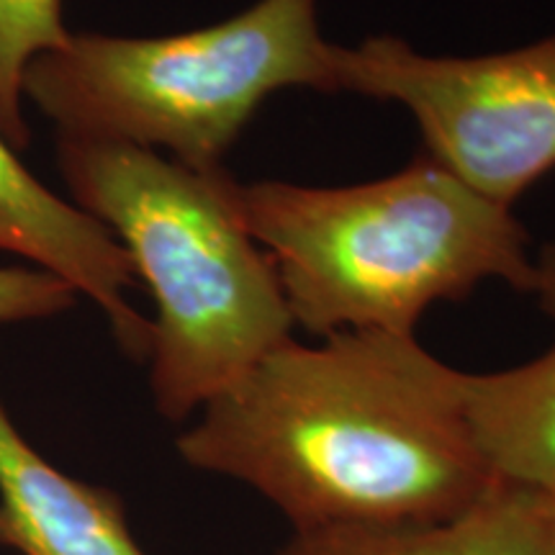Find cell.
Listing matches in <instances>:
<instances>
[{
	"instance_id": "obj_1",
	"label": "cell",
	"mask_w": 555,
	"mask_h": 555,
	"mask_svg": "<svg viewBox=\"0 0 555 555\" xmlns=\"http://www.w3.org/2000/svg\"><path fill=\"white\" fill-rule=\"evenodd\" d=\"M463 384L416 335L288 339L201 409L178 453L258 491L294 532L437 522L504 481L478 446Z\"/></svg>"
},
{
	"instance_id": "obj_2",
	"label": "cell",
	"mask_w": 555,
	"mask_h": 555,
	"mask_svg": "<svg viewBox=\"0 0 555 555\" xmlns=\"http://www.w3.org/2000/svg\"><path fill=\"white\" fill-rule=\"evenodd\" d=\"M253 240L273 262L296 327L414 335L429 307L486 281L532 294L530 234L427 152L393 176L339 189L240 183Z\"/></svg>"
},
{
	"instance_id": "obj_3",
	"label": "cell",
	"mask_w": 555,
	"mask_h": 555,
	"mask_svg": "<svg viewBox=\"0 0 555 555\" xmlns=\"http://www.w3.org/2000/svg\"><path fill=\"white\" fill-rule=\"evenodd\" d=\"M69 201L111 229L147 283L150 386L157 412L183 422L245 378L294 332L275 268L253 240L240 183L163 152L65 139Z\"/></svg>"
},
{
	"instance_id": "obj_4",
	"label": "cell",
	"mask_w": 555,
	"mask_h": 555,
	"mask_svg": "<svg viewBox=\"0 0 555 555\" xmlns=\"http://www.w3.org/2000/svg\"><path fill=\"white\" fill-rule=\"evenodd\" d=\"M319 0H258L204 29L165 37L69 34L26 73L24 95L65 139L168 152L219 170L270 95L337 93Z\"/></svg>"
},
{
	"instance_id": "obj_5",
	"label": "cell",
	"mask_w": 555,
	"mask_h": 555,
	"mask_svg": "<svg viewBox=\"0 0 555 555\" xmlns=\"http://www.w3.org/2000/svg\"><path fill=\"white\" fill-rule=\"evenodd\" d=\"M335 82L337 93L404 106L427 155L499 206L555 170V34L476 57L378 34L335 47Z\"/></svg>"
},
{
	"instance_id": "obj_6",
	"label": "cell",
	"mask_w": 555,
	"mask_h": 555,
	"mask_svg": "<svg viewBox=\"0 0 555 555\" xmlns=\"http://www.w3.org/2000/svg\"><path fill=\"white\" fill-rule=\"evenodd\" d=\"M0 253L29 260L65 281L106 314L129 356L147 358L152 324L127 294L137 273L127 249L99 219L47 189L26 168L18 150L0 134Z\"/></svg>"
},
{
	"instance_id": "obj_7",
	"label": "cell",
	"mask_w": 555,
	"mask_h": 555,
	"mask_svg": "<svg viewBox=\"0 0 555 555\" xmlns=\"http://www.w3.org/2000/svg\"><path fill=\"white\" fill-rule=\"evenodd\" d=\"M0 545L21 555H147L119 496L62 474L18 433L0 401Z\"/></svg>"
},
{
	"instance_id": "obj_8",
	"label": "cell",
	"mask_w": 555,
	"mask_h": 555,
	"mask_svg": "<svg viewBox=\"0 0 555 555\" xmlns=\"http://www.w3.org/2000/svg\"><path fill=\"white\" fill-rule=\"evenodd\" d=\"M278 555H555V496L499 481L481 502L455 517L294 532Z\"/></svg>"
},
{
	"instance_id": "obj_9",
	"label": "cell",
	"mask_w": 555,
	"mask_h": 555,
	"mask_svg": "<svg viewBox=\"0 0 555 555\" xmlns=\"http://www.w3.org/2000/svg\"><path fill=\"white\" fill-rule=\"evenodd\" d=\"M532 296L555 322V240L535 258ZM466 409L478 446L504 481L555 496V343L499 373H466Z\"/></svg>"
},
{
	"instance_id": "obj_10",
	"label": "cell",
	"mask_w": 555,
	"mask_h": 555,
	"mask_svg": "<svg viewBox=\"0 0 555 555\" xmlns=\"http://www.w3.org/2000/svg\"><path fill=\"white\" fill-rule=\"evenodd\" d=\"M62 0H0V134L18 152L31 144L24 82L31 62L69 39Z\"/></svg>"
},
{
	"instance_id": "obj_11",
	"label": "cell",
	"mask_w": 555,
	"mask_h": 555,
	"mask_svg": "<svg viewBox=\"0 0 555 555\" xmlns=\"http://www.w3.org/2000/svg\"><path fill=\"white\" fill-rule=\"evenodd\" d=\"M78 294L65 281L39 268H0V324L31 322L67 311Z\"/></svg>"
}]
</instances>
